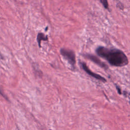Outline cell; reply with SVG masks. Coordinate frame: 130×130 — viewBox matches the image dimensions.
I'll return each mask as SVG.
<instances>
[{
    "label": "cell",
    "instance_id": "obj_1",
    "mask_svg": "<svg viewBox=\"0 0 130 130\" xmlns=\"http://www.w3.org/2000/svg\"><path fill=\"white\" fill-rule=\"evenodd\" d=\"M96 52L99 56L106 59L112 66L122 67L128 63L126 55L120 50L100 46L96 49Z\"/></svg>",
    "mask_w": 130,
    "mask_h": 130
},
{
    "label": "cell",
    "instance_id": "obj_2",
    "mask_svg": "<svg viewBox=\"0 0 130 130\" xmlns=\"http://www.w3.org/2000/svg\"><path fill=\"white\" fill-rule=\"evenodd\" d=\"M61 55L67 60L73 68H75L76 64V56L74 52L71 50L62 48L60 50Z\"/></svg>",
    "mask_w": 130,
    "mask_h": 130
},
{
    "label": "cell",
    "instance_id": "obj_3",
    "mask_svg": "<svg viewBox=\"0 0 130 130\" xmlns=\"http://www.w3.org/2000/svg\"><path fill=\"white\" fill-rule=\"evenodd\" d=\"M80 66L82 68V69L88 74L89 75V76H91L92 77L94 78H95L97 80H100L102 82H106L107 80L106 79L102 77V76H101L100 75H99L98 74H96V73H93V72H92L91 70H89V69L88 68V67L87 66V65L85 63V62H81L80 63Z\"/></svg>",
    "mask_w": 130,
    "mask_h": 130
},
{
    "label": "cell",
    "instance_id": "obj_4",
    "mask_svg": "<svg viewBox=\"0 0 130 130\" xmlns=\"http://www.w3.org/2000/svg\"><path fill=\"white\" fill-rule=\"evenodd\" d=\"M85 56L86 58L90 59L92 62L96 63L97 65H98L99 66L103 68L104 69L107 70L108 69V67L107 66V65L106 64H105L104 62H103L102 61H101L96 56H95L92 54H86V55H85Z\"/></svg>",
    "mask_w": 130,
    "mask_h": 130
},
{
    "label": "cell",
    "instance_id": "obj_5",
    "mask_svg": "<svg viewBox=\"0 0 130 130\" xmlns=\"http://www.w3.org/2000/svg\"><path fill=\"white\" fill-rule=\"evenodd\" d=\"M37 42L38 43V45L40 47H41V43L42 40L43 41H47L48 40V37L47 36H45L43 33L39 32L38 34L37 38Z\"/></svg>",
    "mask_w": 130,
    "mask_h": 130
},
{
    "label": "cell",
    "instance_id": "obj_6",
    "mask_svg": "<svg viewBox=\"0 0 130 130\" xmlns=\"http://www.w3.org/2000/svg\"><path fill=\"white\" fill-rule=\"evenodd\" d=\"M100 1L106 9H108V3L107 0H100Z\"/></svg>",
    "mask_w": 130,
    "mask_h": 130
},
{
    "label": "cell",
    "instance_id": "obj_7",
    "mask_svg": "<svg viewBox=\"0 0 130 130\" xmlns=\"http://www.w3.org/2000/svg\"><path fill=\"white\" fill-rule=\"evenodd\" d=\"M0 94H1L2 96H3L5 99H6L7 100H8V98L7 96L5 95V94L3 92V91L2 90V89H1V88H0Z\"/></svg>",
    "mask_w": 130,
    "mask_h": 130
},
{
    "label": "cell",
    "instance_id": "obj_8",
    "mask_svg": "<svg viewBox=\"0 0 130 130\" xmlns=\"http://www.w3.org/2000/svg\"><path fill=\"white\" fill-rule=\"evenodd\" d=\"M116 89H117V91H118V93H119V94H121V90H120V89L119 88H118V87H116Z\"/></svg>",
    "mask_w": 130,
    "mask_h": 130
},
{
    "label": "cell",
    "instance_id": "obj_9",
    "mask_svg": "<svg viewBox=\"0 0 130 130\" xmlns=\"http://www.w3.org/2000/svg\"><path fill=\"white\" fill-rule=\"evenodd\" d=\"M129 103H130V101H129Z\"/></svg>",
    "mask_w": 130,
    "mask_h": 130
}]
</instances>
